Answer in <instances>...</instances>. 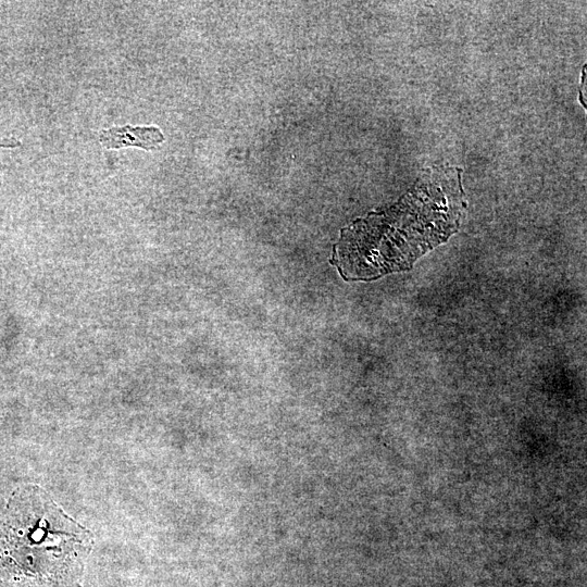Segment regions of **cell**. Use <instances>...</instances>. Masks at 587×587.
Here are the masks:
<instances>
[{"mask_svg":"<svg viewBox=\"0 0 587 587\" xmlns=\"http://www.w3.org/2000/svg\"><path fill=\"white\" fill-rule=\"evenodd\" d=\"M461 170L434 167L392 209L349 233L339 253L347 279H372L411 267L457 230L464 207Z\"/></svg>","mask_w":587,"mask_h":587,"instance_id":"1","label":"cell"},{"mask_svg":"<svg viewBox=\"0 0 587 587\" xmlns=\"http://www.w3.org/2000/svg\"><path fill=\"white\" fill-rule=\"evenodd\" d=\"M101 143L108 149L139 147L145 150L154 149L164 141L162 132L154 126H121L103 129L99 134Z\"/></svg>","mask_w":587,"mask_h":587,"instance_id":"3","label":"cell"},{"mask_svg":"<svg viewBox=\"0 0 587 587\" xmlns=\"http://www.w3.org/2000/svg\"><path fill=\"white\" fill-rule=\"evenodd\" d=\"M92 544L41 488H18L0 515V586L82 587Z\"/></svg>","mask_w":587,"mask_h":587,"instance_id":"2","label":"cell"}]
</instances>
